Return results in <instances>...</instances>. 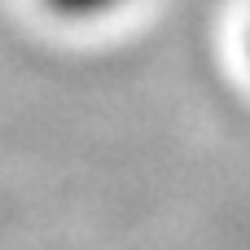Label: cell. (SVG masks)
Returning a JSON list of instances; mask_svg holds the SVG:
<instances>
[{"mask_svg":"<svg viewBox=\"0 0 250 250\" xmlns=\"http://www.w3.org/2000/svg\"><path fill=\"white\" fill-rule=\"evenodd\" d=\"M40 4L62 22H101V18L119 13L123 4H132V0H40Z\"/></svg>","mask_w":250,"mask_h":250,"instance_id":"obj_1","label":"cell"}]
</instances>
